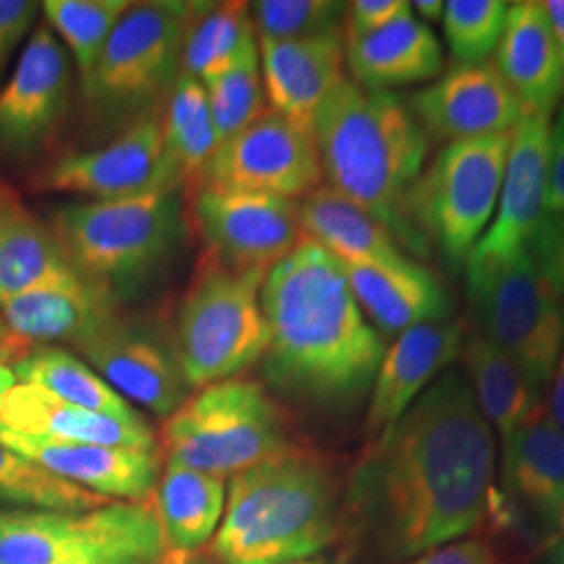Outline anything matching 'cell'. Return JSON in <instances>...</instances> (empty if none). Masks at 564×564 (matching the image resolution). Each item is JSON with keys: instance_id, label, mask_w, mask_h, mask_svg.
Returning a JSON list of instances; mask_svg holds the SVG:
<instances>
[{"instance_id": "cell-32", "label": "cell", "mask_w": 564, "mask_h": 564, "mask_svg": "<svg viewBox=\"0 0 564 564\" xmlns=\"http://www.w3.org/2000/svg\"><path fill=\"white\" fill-rule=\"evenodd\" d=\"M72 268L53 226L0 181V302Z\"/></svg>"}, {"instance_id": "cell-49", "label": "cell", "mask_w": 564, "mask_h": 564, "mask_svg": "<svg viewBox=\"0 0 564 564\" xmlns=\"http://www.w3.org/2000/svg\"><path fill=\"white\" fill-rule=\"evenodd\" d=\"M445 2L442 0H416L412 2V11L419 13L424 21L444 20Z\"/></svg>"}, {"instance_id": "cell-39", "label": "cell", "mask_w": 564, "mask_h": 564, "mask_svg": "<svg viewBox=\"0 0 564 564\" xmlns=\"http://www.w3.org/2000/svg\"><path fill=\"white\" fill-rule=\"evenodd\" d=\"M510 2L505 0H447L444 32L456 63H481L496 53Z\"/></svg>"}, {"instance_id": "cell-20", "label": "cell", "mask_w": 564, "mask_h": 564, "mask_svg": "<svg viewBox=\"0 0 564 564\" xmlns=\"http://www.w3.org/2000/svg\"><path fill=\"white\" fill-rule=\"evenodd\" d=\"M550 128V120L535 113H524L523 120L517 123L500 188L498 216L475 245L468 262L506 260L523 251L544 220Z\"/></svg>"}, {"instance_id": "cell-7", "label": "cell", "mask_w": 564, "mask_h": 564, "mask_svg": "<svg viewBox=\"0 0 564 564\" xmlns=\"http://www.w3.org/2000/svg\"><path fill=\"white\" fill-rule=\"evenodd\" d=\"M195 2H134L109 36L88 80L80 84L88 111L121 130L167 102L182 74V48Z\"/></svg>"}, {"instance_id": "cell-53", "label": "cell", "mask_w": 564, "mask_h": 564, "mask_svg": "<svg viewBox=\"0 0 564 564\" xmlns=\"http://www.w3.org/2000/svg\"><path fill=\"white\" fill-rule=\"evenodd\" d=\"M289 564H326L324 561H316V558H307V561H297V563H289Z\"/></svg>"}, {"instance_id": "cell-23", "label": "cell", "mask_w": 564, "mask_h": 564, "mask_svg": "<svg viewBox=\"0 0 564 564\" xmlns=\"http://www.w3.org/2000/svg\"><path fill=\"white\" fill-rule=\"evenodd\" d=\"M111 312L113 293L82 276L74 265L0 302L11 335L30 347L72 343Z\"/></svg>"}, {"instance_id": "cell-21", "label": "cell", "mask_w": 564, "mask_h": 564, "mask_svg": "<svg viewBox=\"0 0 564 564\" xmlns=\"http://www.w3.org/2000/svg\"><path fill=\"white\" fill-rule=\"evenodd\" d=\"M258 48L268 107L312 132L321 105L345 80L343 30L297 41H258Z\"/></svg>"}, {"instance_id": "cell-24", "label": "cell", "mask_w": 564, "mask_h": 564, "mask_svg": "<svg viewBox=\"0 0 564 564\" xmlns=\"http://www.w3.org/2000/svg\"><path fill=\"white\" fill-rule=\"evenodd\" d=\"M496 65L527 113L550 120L558 111L564 99V74L544 0H519L508 7Z\"/></svg>"}, {"instance_id": "cell-44", "label": "cell", "mask_w": 564, "mask_h": 564, "mask_svg": "<svg viewBox=\"0 0 564 564\" xmlns=\"http://www.w3.org/2000/svg\"><path fill=\"white\" fill-rule=\"evenodd\" d=\"M410 564H502L494 547L479 538L440 545Z\"/></svg>"}, {"instance_id": "cell-35", "label": "cell", "mask_w": 564, "mask_h": 564, "mask_svg": "<svg viewBox=\"0 0 564 564\" xmlns=\"http://www.w3.org/2000/svg\"><path fill=\"white\" fill-rule=\"evenodd\" d=\"M132 0H46L42 2L44 23L61 39L76 63L80 84L88 80L102 48L130 11Z\"/></svg>"}, {"instance_id": "cell-3", "label": "cell", "mask_w": 564, "mask_h": 564, "mask_svg": "<svg viewBox=\"0 0 564 564\" xmlns=\"http://www.w3.org/2000/svg\"><path fill=\"white\" fill-rule=\"evenodd\" d=\"M312 132L326 186L383 224L405 253L429 258L410 223V195L431 142L405 99L345 76L321 105Z\"/></svg>"}, {"instance_id": "cell-40", "label": "cell", "mask_w": 564, "mask_h": 564, "mask_svg": "<svg viewBox=\"0 0 564 564\" xmlns=\"http://www.w3.org/2000/svg\"><path fill=\"white\" fill-rule=\"evenodd\" d=\"M527 251L542 279L564 297V214H545Z\"/></svg>"}, {"instance_id": "cell-34", "label": "cell", "mask_w": 564, "mask_h": 564, "mask_svg": "<svg viewBox=\"0 0 564 564\" xmlns=\"http://www.w3.org/2000/svg\"><path fill=\"white\" fill-rule=\"evenodd\" d=\"M253 39L249 2H195L184 36L182 72L207 84L239 59Z\"/></svg>"}, {"instance_id": "cell-5", "label": "cell", "mask_w": 564, "mask_h": 564, "mask_svg": "<svg viewBox=\"0 0 564 564\" xmlns=\"http://www.w3.org/2000/svg\"><path fill=\"white\" fill-rule=\"evenodd\" d=\"M265 276L205 249L176 321V362L188 389L239 377L262 360L270 339L262 310Z\"/></svg>"}, {"instance_id": "cell-25", "label": "cell", "mask_w": 564, "mask_h": 564, "mask_svg": "<svg viewBox=\"0 0 564 564\" xmlns=\"http://www.w3.org/2000/svg\"><path fill=\"white\" fill-rule=\"evenodd\" d=\"M341 265L364 316L384 335L398 337L412 326L452 321L454 310L444 282L421 263L400 268Z\"/></svg>"}, {"instance_id": "cell-31", "label": "cell", "mask_w": 564, "mask_h": 564, "mask_svg": "<svg viewBox=\"0 0 564 564\" xmlns=\"http://www.w3.org/2000/svg\"><path fill=\"white\" fill-rule=\"evenodd\" d=\"M162 142L158 188L167 191L193 186L218 149L205 86L184 72L163 107Z\"/></svg>"}, {"instance_id": "cell-6", "label": "cell", "mask_w": 564, "mask_h": 564, "mask_svg": "<svg viewBox=\"0 0 564 564\" xmlns=\"http://www.w3.org/2000/svg\"><path fill=\"white\" fill-rule=\"evenodd\" d=\"M182 226V191L153 188L111 202L63 205L53 230L82 276L111 291L151 274L174 251Z\"/></svg>"}, {"instance_id": "cell-14", "label": "cell", "mask_w": 564, "mask_h": 564, "mask_svg": "<svg viewBox=\"0 0 564 564\" xmlns=\"http://www.w3.org/2000/svg\"><path fill=\"white\" fill-rule=\"evenodd\" d=\"M405 102L431 144L510 132L527 113L496 61L454 63Z\"/></svg>"}, {"instance_id": "cell-19", "label": "cell", "mask_w": 564, "mask_h": 564, "mask_svg": "<svg viewBox=\"0 0 564 564\" xmlns=\"http://www.w3.org/2000/svg\"><path fill=\"white\" fill-rule=\"evenodd\" d=\"M468 326L466 321L421 324L403 330L384 349L368 395L366 435L368 444L402 419L408 408L435 383L447 368L460 360Z\"/></svg>"}, {"instance_id": "cell-28", "label": "cell", "mask_w": 564, "mask_h": 564, "mask_svg": "<svg viewBox=\"0 0 564 564\" xmlns=\"http://www.w3.org/2000/svg\"><path fill=\"white\" fill-rule=\"evenodd\" d=\"M300 214L303 235L339 263L400 268L412 262L383 224L326 184L303 197Z\"/></svg>"}, {"instance_id": "cell-50", "label": "cell", "mask_w": 564, "mask_h": 564, "mask_svg": "<svg viewBox=\"0 0 564 564\" xmlns=\"http://www.w3.org/2000/svg\"><path fill=\"white\" fill-rule=\"evenodd\" d=\"M544 564H564V535L545 552Z\"/></svg>"}, {"instance_id": "cell-43", "label": "cell", "mask_w": 564, "mask_h": 564, "mask_svg": "<svg viewBox=\"0 0 564 564\" xmlns=\"http://www.w3.org/2000/svg\"><path fill=\"white\" fill-rule=\"evenodd\" d=\"M545 212L564 214V101L558 107L556 121L550 128Z\"/></svg>"}, {"instance_id": "cell-52", "label": "cell", "mask_w": 564, "mask_h": 564, "mask_svg": "<svg viewBox=\"0 0 564 564\" xmlns=\"http://www.w3.org/2000/svg\"><path fill=\"white\" fill-rule=\"evenodd\" d=\"M184 554H174V552H167V558H165V564H184Z\"/></svg>"}, {"instance_id": "cell-17", "label": "cell", "mask_w": 564, "mask_h": 564, "mask_svg": "<svg viewBox=\"0 0 564 564\" xmlns=\"http://www.w3.org/2000/svg\"><path fill=\"white\" fill-rule=\"evenodd\" d=\"M162 113L126 126L113 141L102 147L74 151L48 163L36 176L34 186L41 191L74 193L88 197V202H111L158 188Z\"/></svg>"}, {"instance_id": "cell-48", "label": "cell", "mask_w": 564, "mask_h": 564, "mask_svg": "<svg viewBox=\"0 0 564 564\" xmlns=\"http://www.w3.org/2000/svg\"><path fill=\"white\" fill-rule=\"evenodd\" d=\"M165 558H167V552L165 554H113V556L72 564H165Z\"/></svg>"}, {"instance_id": "cell-46", "label": "cell", "mask_w": 564, "mask_h": 564, "mask_svg": "<svg viewBox=\"0 0 564 564\" xmlns=\"http://www.w3.org/2000/svg\"><path fill=\"white\" fill-rule=\"evenodd\" d=\"M545 412L552 419V423L556 424L564 433V354L554 370L552 381H550V395H547Z\"/></svg>"}, {"instance_id": "cell-18", "label": "cell", "mask_w": 564, "mask_h": 564, "mask_svg": "<svg viewBox=\"0 0 564 564\" xmlns=\"http://www.w3.org/2000/svg\"><path fill=\"white\" fill-rule=\"evenodd\" d=\"M0 444L20 452L69 484L118 502L153 496L162 475V449L84 444L13 431L0 423Z\"/></svg>"}, {"instance_id": "cell-37", "label": "cell", "mask_w": 564, "mask_h": 564, "mask_svg": "<svg viewBox=\"0 0 564 564\" xmlns=\"http://www.w3.org/2000/svg\"><path fill=\"white\" fill-rule=\"evenodd\" d=\"M205 86L218 144L235 137L268 111L258 39L242 48L224 74Z\"/></svg>"}, {"instance_id": "cell-26", "label": "cell", "mask_w": 564, "mask_h": 564, "mask_svg": "<svg viewBox=\"0 0 564 564\" xmlns=\"http://www.w3.org/2000/svg\"><path fill=\"white\" fill-rule=\"evenodd\" d=\"M0 423L13 431L65 442L128 449H160V442L147 421L123 423L65 402L39 384H15L2 402Z\"/></svg>"}, {"instance_id": "cell-9", "label": "cell", "mask_w": 564, "mask_h": 564, "mask_svg": "<svg viewBox=\"0 0 564 564\" xmlns=\"http://www.w3.org/2000/svg\"><path fill=\"white\" fill-rule=\"evenodd\" d=\"M464 268L475 330L498 345L542 395L564 354V297L542 279L527 249Z\"/></svg>"}, {"instance_id": "cell-22", "label": "cell", "mask_w": 564, "mask_h": 564, "mask_svg": "<svg viewBox=\"0 0 564 564\" xmlns=\"http://www.w3.org/2000/svg\"><path fill=\"white\" fill-rule=\"evenodd\" d=\"M508 521L519 514L538 533L558 529L564 517V433L542 405L502 454Z\"/></svg>"}, {"instance_id": "cell-47", "label": "cell", "mask_w": 564, "mask_h": 564, "mask_svg": "<svg viewBox=\"0 0 564 564\" xmlns=\"http://www.w3.org/2000/svg\"><path fill=\"white\" fill-rule=\"evenodd\" d=\"M544 9L564 74V0H544Z\"/></svg>"}, {"instance_id": "cell-36", "label": "cell", "mask_w": 564, "mask_h": 564, "mask_svg": "<svg viewBox=\"0 0 564 564\" xmlns=\"http://www.w3.org/2000/svg\"><path fill=\"white\" fill-rule=\"evenodd\" d=\"M0 500L28 506L41 512H84L113 500L69 484L30 460L20 452L0 444Z\"/></svg>"}, {"instance_id": "cell-4", "label": "cell", "mask_w": 564, "mask_h": 564, "mask_svg": "<svg viewBox=\"0 0 564 564\" xmlns=\"http://www.w3.org/2000/svg\"><path fill=\"white\" fill-rule=\"evenodd\" d=\"M337 481L323 454L291 444L230 477L214 554L223 564L307 561L337 535Z\"/></svg>"}, {"instance_id": "cell-1", "label": "cell", "mask_w": 564, "mask_h": 564, "mask_svg": "<svg viewBox=\"0 0 564 564\" xmlns=\"http://www.w3.org/2000/svg\"><path fill=\"white\" fill-rule=\"evenodd\" d=\"M496 435L463 370H447L356 466L347 508L387 563H405L473 533L496 498Z\"/></svg>"}, {"instance_id": "cell-13", "label": "cell", "mask_w": 564, "mask_h": 564, "mask_svg": "<svg viewBox=\"0 0 564 564\" xmlns=\"http://www.w3.org/2000/svg\"><path fill=\"white\" fill-rule=\"evenodd\" d=\"M193 214L207 251L239 270L268 274L303 239L295 199L195 186Z\"/></svg>"}, {"instance_id": "cell-38", "label": "cell", "mask_w": 564, "mask_h": 564, "mask_svg": "<svg viewBox=\"0 0 564 564\" xmlns=\"http://www.w3.org/2000/svg\"><path fill=\"white\" fill-rule=\"evenodd\" d=\"M258 41H297L345 28L347 2L339 0H258L249 2Z\"/></svg>"}, {"instance_id": "cell-54", "label": "cell", "mask_w": 564, "mask_h": 564, "mask_svg": "<svg viewBox=\"0 0 564 564\" xmlns=\"http://www.w3.org/2000/svg\"><path fill=\"white\" fill-rule=\"evenodd\" d=\"M561 527H563V531H564V517H563V523H561Z\"/></svg>"}, {"instance_id": "cell-12", "label": "cell", "mask_w": 564, "mask_h": 564, "mask_svg": "<svg viewBox=\"0 0 564 564\" xmlns=\"http://www.w3.org/2000/svg\"><path fill=\"white\" fill-rule=\"evenodd\" d=\"M324 184L314 134L268 111L218 144L195 186L302 202Z\"/></svg>"}, {"instance_id": "cell-45", "label": "cell", "mask_w": 564, "mask_h": 564, "mask_svg": "<svg viewBox=\"0 0 564 564\" xmlns=\"http://www.w3.org/2000/svg\"><path fill=\"white\" fill-rule=\"evenodd\" d=\"M30 349H34V347L25 345L13 335L7 341L0 343V408H2L4 398L11 393V389L20 383L15 377L13 364L18 362L21 356H25Z\"/></svg>"}, {"instance_id": "cell-2", "label": "cell", "mask_w": 564, "mask_h": 564, "mask_svg": "<svg viewBox=\"0 0 564 564\" xmlns=\"http://www.w3.org/2000/svg\"><path fill=\"white\" fill-rule=\"evenodd\" d=\"M263 372L284 395L347 410L370 395L384 343L356 302L341 263L303 235L262 284Z\"/></svg>"}, {"instance_id": "cell-30", "label": "cell", "mask_w": 564, "mask_h": 564, "mask_svg": "<svg viewBox=\"0 0 564 564\" xmlns=\"http://www.w3.org/2000/svg\"><path fill=\"white\" fill-rule=\"evenodd\" d=\"M460 360L487 423L500 435L505 454L519 429L544 405L542 395L498 345L473 328L466 333Z\"/></svg>"}, {"instance_id": "cell-33", "label": "cell", "mask_w": 564, "mask_h": 564, "mask_svg": "<svg viewBox=\"0 0 564 564\" xmlns=\"http://www.w3.org/2000/svg\"><path fill=\"white\" fill-rule=\"evenodd\" d=\"M13 370L20 383L39 384L65 402L123 423H144L132 403L126 402L88 364L63 347H34L13 364Z\"/></svg>"}, {"instance_id": "cell-11", "label": "cell", "mask_w": 564, "mask_h": 564, "mask_svg": "<svg viewBox=\"0 0 564 564\" xmlns=\"http://www.w3.org/2000/svg\"><path fill=\"white\" fill-rule=\"evenodd\" d=\"M165 552L153 496L84 512L0 510V564H72Z\"/></svg>"}, {"instance_id": "cell-10", "label": "cell", "mask_w": 564, "mask_h": 564, "mask_svg": "<svg viewBox=\"0 0 564 564\" xmlns=\"http://www.w3.org/2000/svg\"><path fill=\"white\" fill-rule=\"evenodd\" d=\"M514 130L449 142L423 170L410 195V223L429 249L464 268L491 220Z\"/></svg>"}, {"instance_id": "cell-29", "label": "cell", "mask_w": 564, "mask_h": 564, "mask_svg": "<svg viewBox=\"0 0 564 564\" xmlns=\"http://www.w3.org/2000/svg\"><path fill=\"white\" fill-rule=\"evenodd\" d=\"M153 500L167 552L186 556L216 538L226 506V479L165 458Z\"/></svg>"}, {"instance_id": "cell-27", "label": "cell", "mask_w": 564, "mask_h": 564, "mask_svg": "<svg viewBox=\"0 0 564 564\" xmlns=\"http://www.w3.org/2000/svg\"><path fill=\"white\" fill-rule=\"evenodd\" d=\"M351 80L370 90H391L440 78L444 51L433 30L414 11L366 36L345 41Z\"/></svg>"}, {"instance_id": "cell-51", "label": "cell", "mask_w": 564, "mask_h": 564, "mask_svg": "<svg viewBox=\"0 0 564 564\" xmlns=\"http://www.w3.org/2000/svg\"><path fill=\"white\" fill-rule=\"evenodd\" d=\"M11 337V330H9V326L4 323V318H2V314H0V343L7 341Z\"/></svg>"}, {"instance_id": "cell-16", "label": "cell", "mask_w": 564, "mask_h": 564, "mask_svg": "<svg viewBox=\"0 0 564 564\" xmlns=\"http://www.w3.org/2000/svg\"><path fill=\"white\" fill-rule=\"evenodd\" d=\"M72 65L53 30L41 23L0 90V151L25 155L48 141L67 111Z\"/></svg>"}, {"instance_id": "cell-42", "label": "cell", "mask_w": 564, "mask_h": 564, "mask_svg": "<svg viewBox=\"0 0 564 564\" xmlns=\"http://www.w3.org/2000/svg\"><path fill=\"white\" fill-rule=\"evenodd\" d=\"M41 11L34 0H0V72Z\"/></svg>"}, {"instance_id": "cell-41", "label": "cell", "mask_w": 564, "mask_h": 564, "mask_svg": "<svg viewBox=\"0 0 564 564\" xmlns=\"http://www.w3.org/2000/svg\"><path fill=\"white\" fill-rule=\"evenodd\" d=\"M408 13H412V2H408V0H356V2H349L345 28H343L345 41L377 32Z\"/></svg>"}, {"instance_id": "cell-15", "label": "cell", "mask_w": 564, "mask_h": 564, "mask_svg": "<svg viewBox=\"0 0 564 564\" xmlns=\"http://www.w3.org/2000/svg\"><path fill=\"white\" fill-rule=\"evenodd\" d=\"M69 345L128 403L167 419L188 398L191 389L176 358L137 326L121 321L118 310L88 326Z\"/></svg>"}, {"instance_id": "cell-8", "label": "cell", "mask_w": 564, "mask_h": 564, "mask_svg": "<svg viewBox=\"0 0 564 564\" xmlns=\"http://www.w3.org/2000/svg\"><path fill=\"white\" fill-rule=\"evenodd\" d=\"M291 444L281 408L262 383L241 375L197 389L165 419L160 433L167 460L223 479Z\"/></svg>"}]
</instances>
